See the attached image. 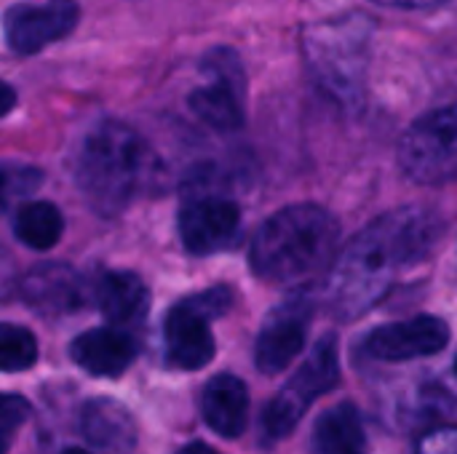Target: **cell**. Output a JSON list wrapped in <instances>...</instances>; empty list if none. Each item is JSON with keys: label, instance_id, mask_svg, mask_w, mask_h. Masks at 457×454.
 Here are the masks:
<instances>
[{"label": "cell", "instance_id": "cell-1", "mask_svg": "<svg viewBox=\"0 0 457 454\" xmlns=\"http://www.w3.org/2000/svg\"><path fill=\"white\" fill-rule=\"evenodd\" d=\"M439 238V217L423 206H404L364 227L335 260L327 302L340 318L372 310L402 270L420 262Z\"/></svg>", "mask_w": 457, "mask_h": 454}, {"label": "cell", "instance_id": "cell-2", "mask_svg": "<svg viewBox=\"0 0 457 454\" xmlns=\"http://www.w3.org/2000/svg\"><path fill=\"white\" fill-rule=\"evenodd\" d=\"M155 171L147 142L120 120H99L75 153V182L102 217L120 214Z\"/></svg>", "mask_w": 457, "mask_h": 454}, {"label": "cell", "instance_id": "cell-3", "mask_svg": "<svg viewBox=\"0 0 457 454\" xmlns=\"http://www.w3.org/2000/svg\"><path fill=\"white\" fill-rule=\"evenodd\" d=\"M340 227L329 211L313 203H297L276 211L254 235L252 270L270 284L311 278L329 265Z\"/></svg>", "mask_w": 457, "mask_h": 454}, {"label": "cell", "instance_id": "cell-4", "mask_svg": "<svg viewBox=\"0 0 457 454\" xmlns=\"http://www.w3.org/2000/svg\"><path fill=\"white\" fill-rule=\"evenodd\" d=\"M399 166L418 185L457 179V104L415 120L399 142Z\"/></svg>", "mask_w": 457, "mask_h": 454}, {"label": "cell", "instance_id": "cell-5", "mask_svg": "<svg viewBox=\"0 0 457 454\" xmlns=\"http://www.w3.org/2000/svg\"><path fill=\"white\" fill-rule=\"evenodd\" d=\"M230 305L228 289H209L174 305L163 324L166 359L177 369H204L214 359V334L209 321L222 316Z\"/></svg>", "mask_w": 457, "mask_h": 454}, {"label": "cell", "instance_id": "cell-6", "mask_svg": "<svg viewBox=\"0 0 457 454\" xmlns=\"http://www.w3.org/2000/svg\"><path fill=\"white\" fill-rule=\"evenodd\" d=\"M340 377L337 345L332 337H324L308 356V361L295 372L287 388L268 404L262 415V431L270 442L284 439L300 423L305 409L324 396Z\"/></svg>", "mask_w": 457, "mask_h": 454}, {"label": "cell", "instance_id": "cell-7", "mask_svg": "<svg viewBox=\"0 0 457 454\" xmlns=\"http://www.w3.org/2000/svg\"><path fill=\"white\" fill-rule=\"evenodd\" d=\"M204 83L190 94V110L217 131L244 123V70L230 51H214L204 62Z\"/></svg>", "mask_w": 457, "mask_h": 454}, {"label": "cell", "instance_id": "cell-8", "mask_svg": "<svg viewBox=\"0 0 457 454\" xmlns=\"http://www.w3.org/2000/svg\"><path fill=\"white\" fill-rule=\"evenodd\" d=\"M78 19H80V8L75 0H48L43 5L21 3L5 11L3 19L5 43L13 54L29 56L67 37L75 29Z\"/></svg>", "mask_w": 457, "mask_h": 454}, {"label": "cell", "instance_id": "cell-9", "mask_svg": "<svg viewBox=\"0 0 457 454\" xmlns=\"http://www.w3.org/2000/svg\"><path fill=\"white\" fill-rule=\"evenodd\" d=\"M241 209L236 201L214 193L193 195L179 211V235L193 254H217L230 249L238 238Z\"/></svg>", "mask_w": 457, "mask_h": 454}, {"label": "cell", "instance_id": "cell-10", "mask_svg": "<svg viewBox=\"0 0 457 454\" xmlns=\"http://www.w3.org/2000/svg\"><path fill=\"white\" fill-rule=\"evenodd\" d=\"M356 21H327L324 32H311V59L329 88L351 96L359 80V62L364 54V32L353 29Z\"/></svg>", "mask_w": 457, "mask_h": 454}, {"label": "cell", "instance_id": "cell-11", "mask_svg": "<svg viewBox=\"0 0 457 454\" xmlns=\"http://www.w3.org/2000/svg\"><path fill=\"white\" fill-rule=\"evenodd\" d=\"M450 343V326L436 316H415L375 329L367 337L370 356L380 361H412L436 356Z\"/></svg>", "mask_w": 457, "mask_h": 454}, {"label": "cell", "instance_id": "cell-12", "mask_svg": "<svg viewBox=\"0 0 457 454\" xmlns=\"http://www.w3.org/2000/svg\"><path fill=\"white\" fill-rule=\"evenodd\" d=\"M19 294L43 316H67L86 305L88 286L70 265H40L21 278Z\"/></svg>", "mask_w": 457, "mask_h": 454}, {"label": "cell", "instance_id": "cell-13", "mask_svg": "<svg viewBox=\"0 0 457 454\" xmlns=\"http://www.w3.org/2000/svg\"><path fill=\"white\" fill-rule=\"evenodd\" d=\"M305 334H308V308L297 302L278 308L265 321L257 337V348H254L257 369L265 375L284 372L303 353Z\"/></svg>", "mask_w": 457, "mask_h": 454}, {"label": "cell", "instance_id": "cell-14", "mask_svg": "<svg viewBox=\"0 0 457 454\" xmlns=\"http://www.w3.org/2000/svg\"><path fill=\"white\" fill-rule=\"evenodd\" d=\"M139 353L137 340L118 326H99L88 329L80 337L72 340L70 356L72 361L94 375V377H118L123 375Z\"/></svg>", "mask_w": 457, "mask_h": 454}, {"label": "cell", "instance_id": "cell-15", "mask_svg": "<svg viewBox=\"0 0 457 454\" xmlns=\"http://www.w3.org/2000/svg\"><path fill=\"white\" fill-rule=\"evenodd\" d=\"M80 431L102 454H131L137 450V420L115 399H91L80 409Z\"/></svg>", "mask_w": 457, "mask_h": 454}, {"label": "cell", "instance_id": "cell-16", "mask_svg": "<svg viewBox=\"0 0 457 454\" xmlns=\"http://www.w3.org/2000/svg\"><path fill=\"white\" fill-rule=\"evenodd\" d=\"M94 302L110 321V326L126 329L137 326L150 308V294L145 281L129 270H107L96 278L91 289Z\"/></svg>", "mask_w": 457, "mask_h": 454}, {"label": "cell", "instance_id": "cell-17", "mask_svg": "<svg viewBox=\"0 0 457 454\" xmlns=\"http://www.w3.org/2000/svg\"><path fill=\"white\" fill-rule=\"evenodd\" d=\"M201 412L206 425L222 439H236L246 428L249 417V391L233 375H217L206 383L201 396Z\"/></svg>", "mask_w": 457, "mask_h": 454}, {"label": "cell", "instance_id": "cell-18", "mask_svg": "<svg viewBox=\"0 0 457 454\" xmlns=\"http://www.w3.org/2000/svg\"><path fill=\"white\" fill-rule=\"evenodd\" d=\"M364 423L353 404H337L316 420L313 454H364Z\"/></svg>", "mask_w": 457, "mask_h": 454}, {"label": "cell", "instance_id": "cell-19", "mask_svg": "<svg viewBox=\"0 0 457 454\" xmlns=\"http://www.w3.org/2000/svg\"><path fill=\"white\" fill-rule=\"evenodd\" d=\"M13 233L24 246L35 252H48L59 244L64 233V217L48 201H29L13 217Z\"/></svg>", "mask_w": 457, "mask_h": 454}, {"label": "cell", "instance_id": "cell-20", "mask_svg": "<svg viewBox=\"0 0 457 454\" xmlns=\"http://www.w3.org/2000/svg\"><path fill=\"white\" fill-rule=\"evenodd\" d=\"M37 361V340L29 329L0 321V372H27Z\"/></svg>", "mask_w": 457, "mask_h": 454}, {"label": "cell", "instance_id": "cell-21", "mask_svg": "<svg viewBox=\"0 0 457 454\" xmlns=\"http://www.w3.org/2000/svg\"><path fill=\"white\" fill-rule=\"evenodd\" d=\"M29 417V404L27 399L16 393H3L0 396V454H8L19 428Z\"/></svg>", "mask_w": 457, "mask_h": 454}, {"label": "cell", "instance_id": "cell-22", "mask_svg": "<svg viewBox=\"0 0 457 454\" xmlns=\"http://www.w3.org/2000/svg\"><path fill=\"white\" fill-rule=\"evenodd\" d=\"M415 454H457V428L439 425L426 431L415 444Z\"/></svg>", "mask_w": 457, "mask_h": 454}, {"label": "cell", "instance_id": "cell-23", "mask_svg": "<svg viewBox=\"0 0 457 454\" xmlns=\"http://www.w3.org/2000/svg\"><path fill=\"white\" fill-rule=\"evenodd\" d=\"M380 5H391V8H434L442 5L447 0H375Z\"/></svg>", "mask_w": 457, "mask_h": 454}, {"label": "cell", "instance_id": "cell-24", "mask_svg": "<svg viewBox=\"0 0 457 454\" xmlns=\"http://www.w3.org/2000/svg\"><path fill=\"white\" fill-rule=\"evenodd\" d=\"M13 104H16V91L5 80H0V118L8 115L13 110Z\"/></svg>", "mask_w": 457, "mask_h": 454}, {"label": "cell", "instance_id": "cell-25", "mask_svg": "<svg viewBox=\"0 0 457 454\" xmlns=\"http://www.w3.org/2000/svg\"><path fill=\"white\" fill-rule=\"evenodd\" d=\"M177 454H217L209 444H201V442H193V444H187V447H182Z\"/></svg>", "mask_w": 457, "mask_h": 454}, {"label": "cell", "instance_id": "cell-26", "mask_svg": "<svg viewBox=\"0 0 457 454\" xmlns=\"http://www.w3.org/2000/svg\"><path fill=\"white\" fill-rule=\"evenodd\" d=\"M5 284H8V254L0 249V292H3Z\"/></svg>", "mask_w": 457, "mask_h": 454}, {"label": "cell", "instance_id": "cell-27", "mask_svg": "<svg viewBox=\"0 0 457 454\" xmlns=\"http://www.w3.org/2000/svg\"><path fill=\"white\" fill-rule=\"evenodd\" d=\"M5 193H8V174L0 169V209H3V198H5Z\"/></svg>", "mask_w": 457, "mask_h": 454}, {"label": "cell", "instance_id": "cell-28", "mask_svg": "<svg viewBox=\"0 0 457 454\" xmlns=\"http://www.w3.org/2000/svg\"><path fill=\"white\" fill-rule=\"evenodd\" d=\"M64 454H91V452H83V450H67Z\"/></svg>", "mask_w": 457, "mask_h": 454}, {"label": "cell", "instance_id": "cell-29", "mask_svg": "<svg viewBox=\"0 0 457 454\" xmlns=\"http://www.w3.org/2000/svg\"><path fill=\"white\" fill-rule=\"evenodd\" d=\"M455 372H457V361H455Z\"/></svg>", "mask_w": 457, "mask_h": 454}]
</instances>
